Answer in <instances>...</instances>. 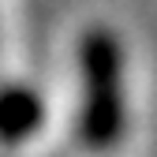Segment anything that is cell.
<instances>
[{"instance_id":"cell-2","label":"cell","mask_w":157,"mask_h":157,"mask_svg":"<svg viewBox=\"0 0 157 157\" xmlns=\"http://www.w3.org/2000/svg\"><path fill=\"white\" fill-rule=\"evenodd\" d=\"M41 124H45V105L30 86L11 82L0 90V142L4 146L26 142L34 131H41Z\"/></svg>"},{"instance_id":"cell-1","label":"cell","mask_w":157,"mask_h":157,"mask_svg":"<svg viewBox=\"0 0 157 157\" xmlns=\"http://www.w3.org/2000/svg\"><path fill=\"white\" fill-rule=\"evenodd\" d=\"M82 67V112L78 139L86 150H112L124 135V90H120V41L94 26L78 41Z\"/></svg>"}]
</instances>
